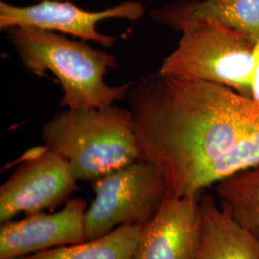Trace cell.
Instances as JSON below:
<instances>
[{"instance_id":"12","label":"cell","mask_w":259,"mask_h":259,"mask_svg":"<svg viewBox=\"0 0 259 259\" xmlns=\"http://www.w3.org/2000/svg\"><path fill=\"white\" fill-rule=\"evenodd\" d=\"M141 230L139 225H123L93 240L15 259H134Z\"/></svg>"},{"instance_id":"11","label":"cell","mask_w":259,"mask_h":259,"mask_svg":"<svg viewBox=\"0 0 259 259\" xmlns=\"http://www.w3.org/2000/svg\"><path fill=\"white\" fill-rule=\"evenodd\" d=\"M202 235L196 259H259V237L243 228L210 194L200 198Z\"/></svg>"},{"instance_id":"6","label":"cell","mask_w":259,"mask_h":259,"mask_svg":"<svg viewBox=\"0 0 259 259\" xmlns=\"http://www.w3.org/2000/svg\"><path fill=\"white\" fill-rule=\"evenodd\" d=\"M77 182L68 162L53 150L45 145L29 152L0 187V223L65 204L77 191Z\"/></svg>"},{"instance_id":"3","label":"cell","mask_w":259,"mask_h":259,"mask_svg":"<svg viewBox=\"0 0 259 259\" xmlns=\"http://www.w3.org/2000/svg\"><path fill=\"white\" fill-rule=\"evenodd\" d=\"M41 139L78 182L93 183L140 157L131 111L113 105L59 111L44 125Z\"/></svg>"},{"instance_id":"2","label":"cell","mask_w":259,"mask_h":259,"mask_svg":"<svg viewBox=\"0 0 259 259\" xmlns=\"http://www.w3.org/2000/svg\"><path fill=\"white\" fill-rule=\"evenodd\" d=\"M24 68L36 76L50 71L61 83L60 106L89 110L113 105L127 97L133 82L111 87L105 82L116 57L83 40L36 27H14L5 31Z\"/></svg>"},{"instance_id":"7","label":"cell","mask_w":259,"mask_h":259,"mask_svg":"<svg viewBox=\"0 0 259 259\" xmlns=\"http://www.w3.org/2000/svg\"><path fill=\"white\" fill-rule=\"evenodd\" d=\"M144 15V6L135 0L101 11H87L68 0H41L30 6H16L0 2V29L36 27L93 41L104 47H111L117 37L98 32V23L111 19L138 21Z\"/></svg>"},{"instance_id":"5","label":"cell","mask_w":259,"mask_h":259,"mask_svg":"<svg viewBox=\"0 0 259 259\" xmlns=\"http://www.w3.org/2000/svg\"><path fill=\"white\" fill-rule=\"evenodd\" d=\"M93 187L94 200L84 214L85 241L123 225L143 227L169 197L165 179L142 159L96 180Z\"/></svg>"},{"instance_id":"14","label":"cell","mask_w":259,"mask_h":259,"mask_svg":"<svg viewBox=\"0 0 259 259\" xmlns=\"http://www.w3.org/2000/svg\"><path fill=\"white\" fill-rule=\"evenodd\" d=\"M250 99L259 105V39L254 41L250 73Z\"/></svg>"},{"instance_id":"4","label":"cell","mask_w":259,"mask_h":259,"mask_svg":"<svg viewBox=\"0 0 259 259\" xmlns=\"http://www.w3.org/2000/svg\"><path fill=\"white\" fill-rule=\"evenodd\" d=\"M175 30L182 37L159 71L219 83L250 99L252 38L208 19L187 20Z\"/></svg>"},{"instance_id":"8","label":"cell","mask_w":259,"mask_h":259,"mask_svg":"<svg viewBox=\"0 0 259 259\" xmlns=\"http://www.w3.org/2000/svg\"><path fill=\"white\" fill-rule=\"evenodd\" d=\"M89 205L71 198L57 212L26 215L1 224L0 259H15L85 241L84 214Z\"/></svg>"},{"instance_id":"1","label":"cell","mask_w":259,"mask_h":259,"mask_svg":"<svg viewBox=\"0 0 259 259\" xmlns=\"http://www.w3.org/2000/svg\"><path fill=\"white\" fill-rule=\"evenodd\" d=\"M126 98L139 159L161 173L169 197L204 194L217 164L259 119V105L228 87L159 70Z\"/></svg>"},{"instance_id":"10","label":"cell","mask_w":259,"mask_h":259,"mask_svg":"<svg viewBox=\"0 0 259 259\" xmlns=\"http://www.w3.org/2000/svg\"><path fill=\"white\" fill-rule=\"evenodd\" d=\"M150 17L171 28L187 20L208 19L259 39V0H181L151 10Z\"/></svg>"},{"instance_id":"9","label":"cell","mask_w":259,"mask_h":259,"mask_svg":"<svg viewBox=\"0 0 259 259\" xmlns=\"http://www.w3.org/2000/svg\"><path fill=\"white\" fill-rule=\"evenodd\" d=\"M201 196L168 197L142 227L134 259H196L202 235Z\"/></svg>"},{"instance_id":"13","label":"cell","mask_w":259,"mask_h":259,"mask_svg":"<svg viewBox=\"0 0 259 259\" xmlns=\"http://www.w3.org/2000/svg\"><path fill=\"white\" fill-rule=\"evenodd\" d=\"M216 194L223 208L259 237V165L219 182Z\"/></svg>"},{"instance_id":"15","label":"cell","mask_w":259,"mask_h":259,"mask_svg":"<svg viewBox=\"0 0 259 259\" xmlns=\"http://www.w3.org/2000/svg\"><path fill=\"white\" fill-rule=\"evenodd\" d=\"M37 1H41V0H37Z\"/></svg>"}]
</instances>
